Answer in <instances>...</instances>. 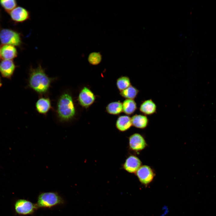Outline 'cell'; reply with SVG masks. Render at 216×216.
<instances>
[{
	"mask_svg": "<svg viewBox=\"0 0 216 216\" xmlns=\"http://www.w3.org/2000/svg\"><path fill=\"white\" fill-rule=\"evenodd\" d=\"M29 74V87L38 93H46L52 80L46 75L41 66L39 65L36 68H31Z\"/></svg>",
	"mask_w": 216,
	"mask_h": 216,
	"instance_id": "6da1fadb",
	"label": "cell"
},
{
	"mask_svg": "<svg viewBox=\"0 0 216 216\" xmlns=\"http://www.w3.org/2000/svg\"><path fill=\"white\" fill-rule=\"evenodd\" d=\"M57 111L61 122H68L74 117L75 107L72 98L69 94L64 93L60 96L57 104Z\"/></svg>",
	"mask_w": 216,
	"mask_h": 216,
	"instance_id": "7a4b0ae2",
	"label": "cell"
},
{
	"mask_svg": "<svg viewBox=\"0 0 216 216\" xmlns=\"http://www.w3.org/2000/svg\"><path fill=\"white\" fill-rule=\"evenodd\" d=\"M64 202L63 199L58 193L49 192L40 194L38 197L36 204L38 208H50Z\"/></svg>",
	"mask_w": 216,
	"mask_h": 216,
	"instance_id": "3957f363",
	"label": "cell"
},
{
	"mask_svg": "<svg viewBox=\"0 0 216 216\" xmlns=\"http://www.w3.org/2000/svg\"><path fill=\"white\" fill-rule=\"evenodd\" d=\"M0 41L3 45L20 46L22 43L20 34L12 30L4 28L0 31Z\"/></svg>",
	"mask_w": 216,
	"mask_h": 216,
	"instance_id": "277c9868",
	"label": "cell"
},
{
	"mask_svg": "<svg viewBox=\"0 0 216 216\" xmlns=\"http://www.w3.org/2000/svg\"><path fill=\"white\" fill-rule=\"evenodd\" d=\"M16 213L21 215L31 214L38 208L36 204L25 199L16 200L14 204Z\"/></svg>",
	"mask_w": 216,
	"mask_h": 216,
	"instance_id": "5b68a950",
	"label": "cell"
},
{
	"mask_svg": "<svg viewBox=\"0 0 216 216\" xmlns=\"http://www.w3.org/2000/svg\"><path fill=\"white\" fill-rule=\"evenodd\" d=\"M93 92L87 87H84L80 91L78 97L80 104L82 107L87 108L92 105L95 100Z\"/></svg>",
	"mask_w": 216,
	"mask_h": 216,
	"instance_id": "8992f818",
	"label": "cell"
},
{
	"mask_svg": "<svg viewBox=\"0 0 216 216\" xmlns=\"http://www.w3.org/2000/svg\"><path fill=\"white\" fill-rule=\"evenodd\" d=\"M136 172L140 182L146 185L152 181L154 176L152 169L146 165L141 166Z\"/></svg>",
	"mask_w": 216,
	"mask_h": 216,
	"instance_id": "52a82bcc",
	"label": "cell"
},
{
	"mask_svg": "<svg viewBox=\"0 0 216 216\" xmlns=\"http://www.w3.org/2000/svg\"><path fill=\"white\" fill-rule=\"evenodd\" d=\"M11 19L16 22H22L30 18L29 12L25 8L20 6L16 7L10 13Z\"/></svg>",
	"mask_w": 216,
	"mask_h": 216,
	"instance_id": "ba28073f",
	"label": "cell"
},
{
	"mask_svg": "<svg viewBox=\"0 0 216 216\" xmlns=\"http://www.w3.org/2000/svg\"><path fill=\"white\" fill-rule=\"evenodd\" d=\"M129 143L130 148L135 151L141 150L146 146V143L143 137L137 133L134 134L130 137Z\"/></svg>",
	"mask_w": 216,
	"mask_h": 216,
	"instance_id": "9c48e42d",
	"label": "cell"
},
{
	"mask_svg": "<svg viewBox=\"0 0 216 216\" xmlns=\"http://www.w3.org/2000/svg\"><path fill=\"white\" fill-rule=\"evenodd\" d=\"M15 68L12 60H3L0 63V72L3 77L10 78L13 74Z\"/></svg>",
	"mask_w": 216,
	"mask_h": 216,
	"instance_id": "30bf717a",
	"label": "cell"
},
{
	"mask_svg": "<svg viewBox=\"0 0 216 216\" xmlns=\"http://www.w3.org/2000/svg\"><path fill=\"white\" fill-rule=\"evenodd\" d=\"M141 162L137 157L131 155L126 160L123 167L125 170L129 173L136 172L141 166Z\"/></svg>",
	"mask_w": 216,
	"mask_h": 216,
	"instance_id": "8fae6325",
	"label": "cell"
},
{
	"mask_svg": "<svg viewBox=\"0 0 216 216\" xmlns=\"http://www.w3.org/2000/svg\"><path fill=\"white\" fill-rule=\"evenodd\" d=\"M0 50V57L3 60H12L17 56V50L14 46L3 45Z\"/></svg>",
	"mask_w": 216,
	"mask_h": 216,
	"instance_id": "7c38bea8",
	"label": "cell"
},
{
	"mask_svg": "<svg viewBox=\"0 0 216 216\" xmlns=\"http://www.w3.org/2000/svg\"><path fill=\"white\" fill-rule=\"evenodd\" d=\"M157 106L155 103L151 99L144 101L140 105V111L145 115H151L156 112Z\"/></svg>",
	"mask_w": 216,
	"mask_h": 216,
	"instance_id": "4fadbf2b",
	"label": "cell"
},
{
	"mask_svg": "<svg viewBox=\"0 0 216 216\" xmlns=\"http://www.w3.org/2000/svg\"><path fill=\"white\" fill-rule=\"evenodd\" d=\"M132 125L131 118L127 116H120L116 121V127L121 131L123 132L127 130Z\"/></svg>",
	"mask_w": 216,
	"mask_h": 216,
	"instance_id": "5bb4252c",
	"label": "cell"
},
{
	"mask_svg": "<svg viewBox=\"0 0 216 216\" xmlns=\"http://www.w3.org/2000/svg\"><path fill=\"white\" fill-rule=\"evenodd\" d=\"M51 107L50 100L47 98H40L37 100L36 104L37 110L39 113L42 114L47 113Z\"/></svg>",
	"mask_w": 216,
	"mask_h": 216,
	"instance_id": "9a60e30c",
	"label": "cell"
},
{
	"mask_svg": "<svg viewBox=\"0 0 216 216\" xmlns=\"http://www.w3.org/2000/svg\"><path fill=\"white\" fill-rule=\"evenodd\" d=\"M132 125L139 128H146L148 124V120L147 117L142 115H135L131 118Z\"/></svg>",
	"mask_w": 216,
	"mask_h": 216,
	"instance_id": "2e32d148",
	"label": "cell"
},
{
	"mask_svg": "<svg viewBox=\"0 0 216 216\" xmlns=\"http://www.w3.org/2000/svg\"><path fill=\"white\" fill-rule=\"evenodd\" d=\"M122 105L123 111L128 115L133 113L137 108L136 103L133 99H126L123 101Z\"/></svg>",
	"mask_w": 216,
	"mask_h": 216,
	"instance_id": "e0dca14e",
	"label": "cell"
},
{
	"mask_svg": "<svg viewBox=\"0 0 216 216\" xmlns=\"http://www.w3.org/2000/svg\"><path fill=\"white\" fill-rule=\"evenodd\" d=\"M107 112L111 114L117 115L123 111L122 104L118 101L111 102L106 107Z\"/></svg>",
	"mask_w": 216,
	"mask_h": 216,
	"instance_id": "ac0fdd59",
	"label": "cell"
},
{
	"mask_svg": "<svg viewBox=\"0 0 216 216\" xmlns=\"http://www.w3.org/2000/svg\"><path fill=\"white\" fill-rule=\"evenodd\" d=\"M138 92L139 91L137 88L130 85L126 89L121 91L120 94L127 99L133 100L136 97Z\"/></svg>",
	"mask_w": 216,
	"mask_h": 216,
	"instance_id": "d6986e66",
	"label": "cell"
},
{
	"mask_svg": "<svg viewBox=\"0 0 216 216\" xmlns=\"http://www.w3.org/2000/svg\"><path fill=\"white\" fill-rule=\"evenodd\" d=\"M116 84L118 89L120 92L131 85L130 79L126 76H122L119 78L117 80Z\"/></svg>",
	"mask_w": 216,
	"mask_h": 216,
	"instance_id": "ffe728a7",
	"label": "cell"
},
{
	"mask_svg": "<svg viewBox=\"0 0 216 216\" xmlns=\"http://www.w3.org/2000/svg\"><path fill=\"white\" fill-rule=\"evenodd\" d=\"M0 4L8 13L15 8L17 5L16 1L15 0H1L0 1Z\"/></svg>",
	"mask_w": 216,
	"mask_h": 216,
	"instance_id": "44dd1931",
	"label": "cell"
},
{
	"mask_svg": "<svg viewBox=\"0 0 216 216\" xmlns=\"http://www.w3.org/2000/svg\"><path fill=\"white\" fill-rule=\"evenodd\" d=\"M101 56L98 53H93L89 56L88 61L91 64L96 65L99 64L101 61Z\"/></svg>",
	"mask_w": 216,
	"mask_h": 216,
	"instance_id": "7402d4cb",
	"label": "cell"
},
{
	"mask_svg": "<svg viewBox=\"0 0 216 216\" xmlns=\"http://www.w3.org/2000/svg\"><path fill=\"white\" fill-rule=\"evenodd\" d=\"M1 81L0 79V86H1Z\"/></svg>",
	"mask_w": 216,
	"mask_h": 216,
	"instance_id": "603a6c76",
	"label": "cell"
},
{
	"mask_svg": "<svg viewBox=\"0 0 216 216\" xmlns=\"http://www.w3.org/2000/svg\"></svg>",
	"mask_w": 216,
	"mask_h": 216,
	"instance_id": "cb8c5ba5",
	"label": "cell"
}]
</instances>
